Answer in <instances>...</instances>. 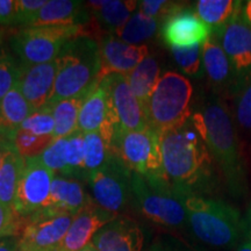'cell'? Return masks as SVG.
Wrapping results in <instances>:
<instances>
[{
	"instance_id": "cell-1",
	"label": "cell",
	"mask_w": 251,
	"mask_h": 251,
	"mask_svg": "<svg viewBox=\"0 0 251 251\" xmlns=\"http://www.w3.org/2000/svg\"><path fill=\"white\" fill-rule=\"evenodd\" d=\"M193 128L218 164L229 192L241 197L247 192V172L230 112L224 100L208 96L190 119Z\"/></svg>"
},
{
	"instance_id": "cell-2",
	"label": "cell",
	"mask_w": 251,
	"mask_h": 251,
	"mask_svg": "<svg viewBox=\"0 0 251 251\" xmlns=\"http://www.w3.org/2000/svg\"><path fill=\"white\" fill-rule=\"evenodd\" d=\"M161 148L165 177L172 186L198 196L214 190L215 162L190 121L161 133Z\"/></svg>"
},
{
	"instance_id": "cell-3",
	"label": "cell",
	"mask_w": 251,
	"mask_h": 251,
	"mask_svg": "<svg viewBox=\"0 0 251 251\" xmlns=\"http://www.w3.org/2000/svg\"><path fill=\"white\" fill-rule=\"evenodd\" d=\"M186 211L187 224L197 238L208 246L229 249L243 237V219L234 206L175 187Z\"/></svg>"
},
{
	"instance_id": "cell-4",
	"label": "cell",
	"mask_w": 251,
	"mask_h": 251,
	"mask_svg": "<svg viewBox=\"0 0 251 251\" xmlns=\"http://www.w3.org/2000/svg\"><path fill=\"white\" fill-rule=\"evenodd\" d=\"M57 61L58 71L48 107L61 100L85 99L99 85L101 63L96 40L75 37L63 47Z\"/></svg>"
},
{
	"instance_id": "cell-5",
	"label": "cell",
	"mask_w": 251,
	"mask_h": 251,
	"mask_svg": "<svg viewBox=\"0 0 251 251\" xmlns=\"http://www.w3.org/2000/svg\"><path fill=\"white\" fill-rule=\"evenodd\" d=\"M193 86L183 75L175 71L163 74L144 106L148 126L163 131L183 127L192 117Z\"/></svg>"
},
{
	"instance_id": "cell-6",
	"label": "cell",
	"mask_w": 251,
	"mask_h": 251,
	"mask_svg": "<svg viewBox=\"0 0 251 251\" xmlns=\"http://www.w3.org/2000/svg\"><path fill=\"white\" fill-rule=\"evenodd\" d=\"M131 202L150 221L170 228L187 222L183 200L166 177H150L133 172Z\"/></svg>"
},
{
	"instance_id": "cell-7",
	"label": "cell",
	"mask_w": 251,
	"mask_h": 251,
	"mask_svg": "<svg viewBox=\"0 0 251 251\" xmlns=\"http://www.w3.org/2000/svg\"><path fill=\"white\" fill-rule=\"evenodd\" d=\"M109 151L117 155L131 172L150 177H165L161 133L152 128L148 127L139 131H122L117 127Z\"/></svg>"
},
{
	"instance_id": "cell-8",
	"label": "cell",
	"mask_w": 251,
	"mask_h": 251,
	"mask_svg": "<svg viewBox=\"0 0 251 251\" xmlns=\"http://www.w3.org/2000/svg\"><path fill=\"white\" fill-rule=\"evenodd\" d=\"M81 36V26L27 27L12 36L11 47L24 65H36L55 61L63 47Z\"/></svg>"
},
{
	"instance_id": "cell-9",
	"label": "cell",
	"mask_w": 251,
	"mask_h": 251,
	"mask_svg": "<svg viewBox=\"0 0 251 251\" xmlns=\"http://www.w3.org/2000/svg\"><path fill=\"white\" fill-rule=\"evenodd\" d=\"M131 175L127 165L111 152L105 164L86 179L94 203L115 215L126 211L131 202Z\"/></svg>"
},
{
	"instance_id": "cell-10",
	"label": "cell",
	"mask_w": 251,
	"mask_h": 251,
	"mask_svg": "<svg viewBox=\"0 0 251 251\" xmlns=\"http://www.w3.org/2000/svg\"><path fill=\"white\" fill-rule=\"evenodd\" d=\"M75 215L61 209L46 207L27 216L20 247L34 251H57Z\"/></svg>"
},
{
	"instance_id": "cell-11",
	"label": "cell",
	"mask_w": 251,
	"mask_h": 251,
	"mask_svg": "<svg viewBox=\"0 0 251 251\" xmlns=\"http://www.w3.org/2000/svg\"><path fill=\"white\" fill-rule=\"evenodd\" d=\"M100 83L107 91L109 113L119 129L139 131L149 127L144 109L131 91L127 76L112 74Z\"/></svg>"
},
{
	"instance_id": "cell-12",
	"label": "cell",
	"mask_w": 251,
	"mask_h": 251,
	"mask_svg": "<svg viewBox=\"0 0 251 251\" xmlns=\"http://www.w3.org/2000/svg\"><path fill=\"white\" fill-rule=\"evenodd\" d=\"M25 168L19 181L14 211L27 218L46 208L55 174L43 164L40 157L25 159Z\"/></svg>"
},
{
	"instance_id": "cell-13",
	"label": "cell",
	"mask_w": 251,
	"mask_h": 251,
	"mask_svg": "<svg viewBox=\"0 0 251 251\" xmlns=\"http://www.w3.org/2000/svg\"><path fill=\"white\" fill-rule=\"evenodd\" d=\"M214 36L233 64L242 87L251 80V27L242 18L241 11Z\"/></svg>"
},
{
	"instance_id": "cell-14",
	"label": "cell",
	"mask_w": 251,
	"mask_h": 251,
	"mask_svg": "<svg viewBox=\"0 0 251 251\" xmlns=\"http://www.w3.org/2000/svg\"><path fill=\"white\" fill-rule=\"evenodd\" d=\"M98 45L101 63L100 81L112 74L128 76L149 55L148 46L129 45L113 34L103 36Z\"/></svg>"
},
{
	"instance_id": "cell-15",
	"label": "cell",
	"mask_w": 251,
	"mask_h": 251,
	"mask_svg": "<svg viewBox=\"0 0 251 251\" xmlns=\"http://www.w3.org/2000/svg\"><path fill=\"white\" fill-rule=\"evenodd\" d=\"M212 28L190 8H180L162 23L163 41L171 48L203 45L212 36Z\"/></svg>"
},
{
	"instance_id": "cell-16",
	"label": "cell",
	"mask_w": 251,
	"mask_h": 251,
	"mask_svg": "<svg viewBox=\"0 0 251 251\" xmlns=\"http://www.w3.org/2000/svg\"><path fill=\"white\" fill-rule=\"evenodd\" d=\"M201 51L203 71L213 91L219 94L228 93L236 96L241 89L240 80L218 37L212 34L202 45Z\"/></svg>"
},
{
	"instance_id": "cell-17",
	"label": "cell",
	"mask_w": 251,
	"mask_h": 251,
	"mask_svg": "<svg viewBox=\"0 0 251 251\" xmlns=\"http://www.w3.org/2000/svg\"><path fill=\"white\" fill-rule=\"evenodd\" d=\"M23 65L19 87L34 111L48 107L51 99L56 76L58 71V61L36 65Z\"/></svg>"
},
{
	"instance_id": "cell-18",
	"label": "cell",
	"mask_w": 251,
	"mask_h": 251,
	"mask_svg": "<svg viewBox=\"0 0 251 251\" xmlns=\"http://www.w3.org/2000/svg\"><path fill=\"white\" fill-rule=\"evenodd\" d=\"M119 215L109 213L92 200L72 220L64 240L57 251H80L92 242L94 235Z\"/></svg>"
},
{
	"instance_id": "cell-19",
	"label": "cell",
	"mask_w": 251,
	"mask_h": 251,
	"mask_svg": "<svg viewBox=\"0 0 251 251\" xmlns=\"http://www.w3.org/2000/svg\"><path fill=\"white\" fill-rule=\"evenodd\" d=\"M92 243L98 251H142L144 234L134 220L117 216L94 235Z\"/></svg>"
},
{
	"instance_id": "cell-20",
	"label": "cell",
	"mask_w": 251,
	"mask_h": 251,
	"mask_svg": "<svg viewBox=\"0 0 251 251\" xmlns=\"http://www.w3.org/2000/svg\"><path fill=\"white\" fill-rule=\"evenodd\" d=\"M90 19L91 14L85 2L76 0H50L37 12L28 27L83 26L89 23Z\"/></svg>"
},
{
	"instance_id": "cell-21",
	"label": "cell",
	"mask_w": 251,
	"mask_h": 251,
	"mask_svg": "<svg viewBox=\"0 0 251 251\" xmlns=\"http://www.w3.org/2000/svg\"><path fill=\"white\" fill-rule=\"evenodd\" d=\"M85 6L94 20L107 34L117 33L128 23L139 1L135 0H91Z\"/></svg>"
},
{
	"instance_id": "cell-22",
	"label": "cell",
	"mask_w": 251,
	"mask_h": 251,
	"mask_svg": "<svg viewBox=\"0 0 251 251\" xmlns=\"http://www.w3.org/2000/svg\"><path fill=\"white\" fill-rule=\"evenodd\" d=\"M91 201L92 198L85 192L79 180L75 178L55 177L47 207L61 209L76 216Z\"/></svg>"
},
{
	"instance_id": "cell-23",
	"label": "cell",
	"mask_w": 251,
	"mask_h": 251,
	"mask_svg": "<svg viewBox=\"0 0 251 251\" xmlns=\"http://www.w3.org/2000/svg\"><path fill=\"white\" fill-rule=\"evenodd\" d=\"M33 112L34 109L21 93L18 83L0 101V137L12 142L14 134Z\"/></svg>"
},
{
	"instance_id": "cell-24",
	"label": "cell",
	"mask_w": 251,
	"mask_h": 251,
	"mask_svg": "<svg viewBox=\"0 0 251 251\" xmlns=\"http://www.w3.org/2000/svg\"><path fill=\"white\" fill-rule=\"evenodd\" d=\"M111 115L108 108L107 91L101 83L91 91L84 99L78 117V130L89 134L99 131L101 126Z\"/></svg>"
},
{
	"instance_id": "cell-25",
	"label": "cell",
	"mask_w": 251,
	"mask_h": 251,
	"mask_svg": "<svg viewBox=\"0 0 251 251\" xmlns=\"http://www.w3.org/2000/svg\"><path fill=\"white\" fill-rule=\"evenodd\" d=\"M242 4L238 0H199L196 2V13L216 35L241 11Z\"/></svg>"
},
{
	"instance_id": "cell-26",
	"label": "cell",
	"mask_w": 251,
	"mask_h": 251,
	"mask_svg": "<svg viewBox=\"0 0 251 251\" xmlns=\"http://www.w3.org/2000/svg\"><path fill=\"white\" fill-rule=\"evenodd\" d=\"M25 163L26 161L12 147L6 151L0 166V202L13 209Z\"/></svg>"
},
{
	"instance_id": "cell-27",
	"label": "cell",
	"mask_w": 251,
	"mask_h": 251,
	"mask_svg": "<svg viewBox=\"0 0 251 251\" xmlns=\"http://www.w3.org/2000/svg\"><path fill=\"white\" fill-rule=\"evenodd\" d=\"M130 89L144 109L149 97L151 96L159 78L161 68L155 56L148 55L142 62L127 76Z\"/></svg>"
},
{
	"instance_id": "cell-28",
	"label": "cell",
	"mask_w": 251,
	"mask_h": 251,
	"mask_svg": "<svg viewBox=\"0 0 251 251\" xmlns=\"http://www.w3.org/2000/svg\"><path fill=\"white\" fill-rule=\"evenodd\" d=\"M84 99H65L50 106L55 120L54 140L71 136L78 130V117Z\"/></svg>"
},
{
	"instance_id": "cell-29",
	"label": "cell",
	"mask_w": 251,
	"mask_h": 251,
	"mask_svg": "<svg viewBox=\"0 0 251 251\" xmlns=\"http://www.w3.org/2000/svg\"><path fill=\"white\" fill-rule=\"evenodd\" d=\"M158 24L159 21L157 19L137 11L131 15L128 23L115 33V35L129 45H143L142 42H146L155 35Z\"/></svg>"
},
{
	"instance_id": "cell-30",
	"label": "cell",
	"mask_w": 251,
	"mask_h": 251,
	"mask_svg": "<svg viewBox=\"0 0 251 251\" xmlns=\"http://www.w3.org/2000/svg\"><path fill=\"white\" fill-rule=\"evenodd\" d=\"M111 151L103 142L98 131L85 134L84 139V165H85L86 179L90 174L97 171L105 164Z\"/></svg>"
},
{
	"instance_id": "cell-31",
	"label": "cell",
	"mask_w": 251,
	"mask_h": 251,
	"mask_svg": "<svg viewBox=\"0 0 251 251\" xmlns=\"http://www.w3.org/2000/svg\"><path fill=\"white\" fill-rule=\"evenodd\" d=\"M13 146L17 152L24 159L35 158L42 155L43 151L54 142L52 136H37L29 131L19 129L14 134Z\"/></svg>"
},
{
	"instance_id": "cell-32",
	"label": "cell",
	"mask_w": 251,
	"mask_h": 251,
	"mask_svg": "<svg viewBox=\"0 0 251 251\" xmlns=\"http://www.w3.org/2000/svg\"><path fill=\"white\" fill-rule=\"evenodd\" d=\"M201 47L202 45H196L187 48H171L175 62L183 74L193 78H201L205 75Z\"/></svg>"
},
{
	"instance_id": "cell-33",
	"label": "cell",
	"mask_w": 251,
	"mask_h": 251,
	"mask_svg": "<svg viewBox=\"0 0 251 251\" xmlns=\"http://www.w3.org/2000/svg\"><path fill=\"white\" fill-rule=\"evenodd\" d=\"M84 139L85 134L77 130L68 137V171L65 177L86 180L84 165Z\"/></svg>"
},
{
	"instance_id": "cell-34",
	"label": "cell",
	"mask_w": 251,
	"mask_h": 251,
	"mask_svg": "<svg viewBox=\"0 0 251 251\" xmlns=\"http://www.w3.org/2000/svg\"><path fill=\"white\" fill-rule=\"evenodd\" d=\"M23 65L9 52L0 54V101L9 91L18 85L21 77Z\"/></svg>"
},
{
	"instance_id": "cell-35",
	"label": "cell",
	"mask_w": 251,
	"mask_h": 251,
	"mask_svg": "<svg viewBox=\"0 0 251 251\" xmlns=\"http://www.w3.org/2000/svg\"><path fill=\"white\" fill-rule=\"evenodd\" d=\"M40 159L54 174H61L63 176L67 175L68 137L54 140V142L50 144L40 156Z\"/></svg>"
},
{
	"instance_id": "cell-36",
	"label": "cell",
	"mask_w": 251,
	"mask_h": 251,
	"mask_svg": "<svg viewBox=\"0 0 251 251\" xmlns=\"http://www.w3.org/2000/svg\"><path fill=\"white\" fill-rule=\"evenodd\" d=\"M20 128L37 136H52L55 131V120L51 108L45 107L34 111L23 122Z\"/></svg>"
},
{
	"instance_id": "cell-37",
	"label": "cell",
	"mask_w": 251,
	"mask_h": 251,
	"mask_svg": "<svg viewBox=\"0 0 251 251\" xmlns=\"http://www.w3.org/2000/svg\"><path fill=\"white\" fill-rule=\"evenodd\" d=\"M235 117L241 128L251 130V80L244 84L236 94Z\"/></svg>"
},
{
	"instance_id": "cell-38",
	"label": "cell",
	"mask_w": 251,
	"mask_h": 251,
	"mask_svg": "<svg viewBox=\"0 0 251 251\" xmlns=\"http://www.w3.org/2000/svg\"><path fill=\"white\" fill-rule=\"evenodd\" d=\"M184 6L174 1H165V0H142L139 1V11L148 17L155 18L158 21H164L178 9Z\"/></svg>"
},
{
	"instance_id": "cell-39",
	"label": "cell",
	"mask_w": 251,
	"mask_h": 251,
	"mask_svg": "<svg viewBox=\"0 0 251 251\" xmlns=\"http://www.w3.org/2000/svg\"><path fill=\"white\" fill-rule=\"evenodd\" d=\"M17 4V21L15 26L28 27L37 12L47 4V0H15Z\"/></svg>"
},
{
	"instance_id": "cell-40",
	"label": "cell",
	"mask_w": 251,
	"mask_h": 251,
	"mask_svg": "<svg viewBox=\"0 0 251 251\" xmlns=\"http://www.w3.org/2000/svg\"><path fill=\"white\" fill-rule=\"evenodd\" d=\"M19 216L13 208L0 202V240L6 237L17 236L20 230Z\"/></svg>"
},
{
	"instance_id": "cell-41",
	"label": "cell",
	"mask_w": 251,
	"mask_h": 251,
	"mask_svg": "<svg viewBox=\"0 0 251 251\" xmlns=\"http://www.w3.org/2000/svg\"><path fill=\"white\" fill-rule=\"evenodd\" d=\"M15 21H17L15 0H0V25L15 26Z\"/></svg>"
},
{
	"instance_id": "cell-42",
	"label": "cell",
	"mask_w": 251,
	"mask_h": 251,
	"mask_svg": "<svg viewBox=\"0 0 251 251\" xmlns=\"http://www.w3.org/2000/svg\"><path fill=\"white\" fill-rule=\"evenodd\" d=\"M0 251H20V238L17 236L1 238Z\"/></svg>"
},
{
	"instance_id": "cell-43",
	"label": "cell",
	"mask_w": 251,
	"mask_h": 251,
	"mask_svg": "<svg viewBox=\"0 0 251 251\" xmlns=\"http://www.w3.org/2000/svg\"><path fill=\"white\" fill-rule=\"evenodd\" d=\"M243 235L251 238V202L248 206L246 218L243 219Z\"/></svg>"
},
{
	"instance_id": "cell-44",
	"label": "cell",
	"mask_w": 251,
	"mask_h": 251,
	"mask_svg": "<svg viewBox=\"0 0 251 251\" xmlns=\"http://www.w3.org/2000/svg\"><path fill=\"white\" fill-rule=\"evenodd\" d=\"M241 14H242V18L246 20V23L251 27V0L243 1Z\"/></svg>"
},
{
	"instance_id": "cell-45",
	"label": "cell",
	"mask_w": 251,
	"mask_h": 251,
	"mask_svg": "<svg viewBox=\"0 0 251 251\" xmlns=\"http://www.w3.org/2000/svg\"><path fill=\"white\" fill-rule=\"evenodd\" d=\"M12 147H14V146L11 141H7V140L1 139V137H0V166H1L2 159H4L6 151H7L9 148H12Z\"/></svg>"
},
{
	"instance_id": "cell-46",
	"label": "cell",
	"mask_w": 251,
	"mask_h": 251,
	"mask_svg": "<svg viewBox=\"0 0 251 251\" xmlns=\"http://www.w3.org/2000/svg\"><path fill=\"white\" fill-rule=\"evenodd\" d=\"M148 251H176L174 248H171L169 244H166L162 241H156L155 243L151 244Z\"/></svg>"
},
{
	"instance_id": "cell-47",
	"label": "cell",
	"mask_w": 251,
	"mask_h": 251,
	"mask_svg": "<svg viewBox=\"0 0 251 251\" xmlns=\"http://www.w3.org/2000/svg\"><path fill=\"white\" fill-rule=\"evenodd\" d=\"M236 251H251V238L243 235L242 241L237 244Z\"/></svg>"
},
{
	"instance_id": "cell-48",
	"label": "cell",
	"mask_w": 251,
	"mask_h": 251,
	"mask_svg": "<svg viewBox=\"0 0 251 251\" xmlns=\"http://www.w3.org/2000/svg\"><path fill=\"white\" fill-rule=\"evenodd\" d=\"M80 251H98V250L96 249V247L93 246L92 242H91L90 244H87V246H86L85 248H84L83 250H80Z\"/></svg>"
},
{
	"instance_id": "cell-49",
	"label": "cell",
	"mask_w": 251,
	"mask_h": 251,
	"mask_svg": "<svg viewBox=\"0 0 251 251\" xmlns=\"http://www.w3.org/2000/svg\"><path fill=\"white\" fill-rule=\"evenodd\" d=\"M20 251H34V250H29V249H26V248H21L20 247Z\"/></svg>"
},
{
	"instance_id": "cell-50",
	"label": "cell",
	"mask_w": 251,
	"mask_h": 251,
	"mask_svg": "<svg viewBox=\"0 0 251 251\" xmlns=\"http://www.w3.org/2000/svg\"><path fill=\"white\" fill-rule=\"evenodd\" d=\"M0 41H1V31H0Z\"/></svg>"
}]
</instances>
